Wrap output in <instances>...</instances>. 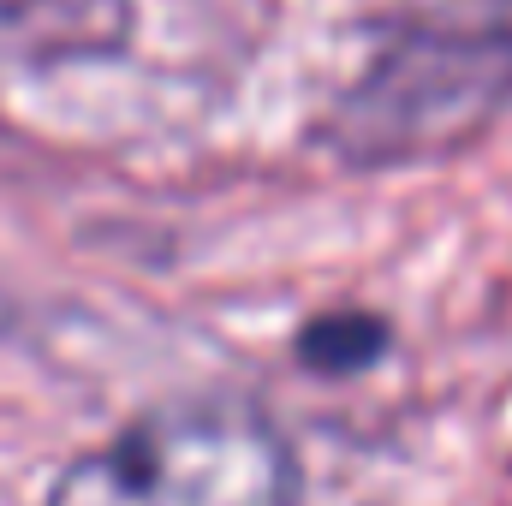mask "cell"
<instances>
[{"label":"cell","instance_id":"cell-2","mask_svg":"<svg viewBox=\"0 0 512 506\" xmlns=\"http://www.w3.org/2000/svg\"><path fill=\"white\" fill-rule=\"evenodd\" d=\"M512 102V6L423 18L382 42L358 84L334 102L328 143L358 161H417L465 143Z\"/></svg>","mask_w":512,"mask_h":506},{"label":"cell","instance_id":"cell-3","mask_svg":"<svg viewBox=\"0 0 512 506\" xmlns=\"http://www.w3.org/2000/svg\"><path fill=\"white\" fill-rule=\"evenodd\" d=\"M0 30L42 60L108 54L126 42L131 0H0Z\"/></svg>","mask_w":512,"mask_h":506},{"label":"cell","instance_id":"cell-4","mask_svg":"<svg viewBox=\"0 0 512 506\" xmlns=\"http://www.w3.org/2000/svg\"><path fill=\"white\" fill-rule=\"evenodd\" d=\"M382 352H387V322L370 316V310H334V316H316L298 334V364L316 370V376H358Z\"/></svg>","mask_w":512,"mask_h":506},{"label":"cell","instance_id":"cell-1","mask_svg":"<svg viewBox=\"0 0 512 506\" xmlns=\"http://www.w3.org/2000/svg\"><path fill=\"white\" fill-rule=\"evenodd\" d=\"M42 506H304V459L262 405L197 393L72 459Z\"/></svg>","mask_w":512,"mask_h":506}]
</instances>
